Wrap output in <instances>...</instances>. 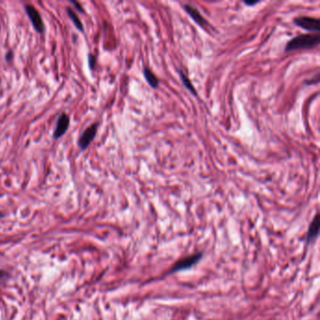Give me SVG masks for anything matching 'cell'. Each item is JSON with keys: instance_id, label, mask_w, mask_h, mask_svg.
<instances>
[{"instance_id": "cell-13", "label": "cell", "mask_w": 320, "mask_h": 320, "mask_svg": "<svg viewBox=\"0 0 320 320\" xmlns=\"http://www.w3.org/2000/svg\"><path fill=\"white\" fill-rule=\"evenodd\" d=\"M320 82V78H317L316 80L315 79H310V80H308V81H306L305 83H306V85H317L318 83Z\"/></svg>"}, {"instance_id": "cell-15", "label": "cell", "mask_w": 320, "mask_h": 320, "mask_svg": "<svg viewBox=\"0 0 320 320\" xmlns=\"http://www.w3.org/2000/svg\"><path fill=\"white\" fill-rule=\"evenodd\" d=\"M72 3L76 6V7H77V10H79L80 12H84V10L82 9V7L79 5V3L78 2H76V1H72Z\"/></svg>"}, {"instance_id": "cell-7", "label": "cell", "mask_w": 320, "mask_h": 320, "mask_svg": "<svg viewBox=\"0 0 320 320\" xmlns=\"http://www.w3.org/2000/svg\"><path fill=\"white\" fill-rule=\"evenodd\" d=\"M319 235H320V215L317 214L311 222L310 226L308 228L306 234V243L310 244L311 242H314L318 239Z\"/></svg>"}, {"instance_id": "cell-6", "label": "cell", "mask_w": 320, "mask_h": 320, "mask_svg": "<svg viewBox=\"0 0 320 320\" xmlns=\"http://www.w3.org/2000/svg\"><path fill=\"white\" fill-rule=\"evenodd\" d=\"M70 126V118L66 114H61L57 120L56 129L54 132V137L56 139L60 138L62 135L66 133Z\"/></svg>"}, {"instance_id": "cell-9", "label": "cell", "mask_w": 320, "mask_h": 320, "mask_svg": "<svg viewBox=\"0 0 320 320\" xmlns=\"http://www.w3.org/2000/svg\"><path fill=\"white\" fill-rule=\"evenodd\" d=\"M144 76H145L147 83L151 85L152 88H157L159 86V84H160L159 79L157 76L154 75V73L151 71L150 68L146 67L144 69Z\"/></svg>"}, {"instance_id": "cell-18", "label": "cell", "mask_w": 320, "mask_h": 320, "mask_svg": "<svg viewBox=\"0 0 320 320\" xmlns=\"http://www.w3.org/2000/svg\"><path fill=\"white\" fill-rule=\"evenodd\" d=\"M0 216H1V214H0Z\"/></svg>"}, {"instance_id": "cell-11", "label": "cell", "mask_w": 320, "mask_h": 320, "mask_svg": "<svg viewBox=\"0 0 320 320\" xmlns=\"http://www.w3.org/2000/svg\"><path fill=\"white\" fill-rule=\"evenodd\" d=\"M67 12H68V15H69L70 19L73 21L74 25L76 26V29H78L79 31L83 32L84 31V26H83V24H82L80 18L78 17V15L71 8H68L67 9Z\"/></svg>"}, {"instance_id": "cell-1", "label": "cell", "mask_w": 320, "mask_h": 320, "mask_svg": "<svg viewBox=\"0 0 320 320\" xmlns=\"http://www.w3.org/2000/svg\"><path fill=\"white\" fill-rule=\"evenodd\" d=\"M320 42V33L317 34H302L290 40L285 45V52H293L297 50L312 49L317 47Z\"/></svg>"}, {"instance_id": "cell-4", "label": "cell", "mask_w": 320, "mask_h": 320, "mask_svg": "<svg viewBox=\"0 0 320 320\" xmlns=\"http://www.w3.org/2000/svg\"><path fill=\"white\" fill-rule=\"evenodd\" d=\"M25 9L29 15V20L31 21L33 28L36 29V31L39 33H43L45 27L38 10H36V8L32 5H26Z\"/></svg>"}, {"instance_id": "cell-10", "label": "cell", "mask_w": 320, "mask_h": 320, "mask_svg": "<svg viewBox=\"0 0 320 320\" xmlns=\"http://www.w3.org/2000/svg\"><path fill=\"white\" fill-rule=\"evenodd\" d=\"M179 77H180V80L182 81V83H183L184 86L188 89L189 91H190L192 94L195 95V96H198L197 89H196V87H195L194 85H193V83L191 82V80L189 79L187 75L184 74V73H183L182 71H180V70H179Z\"/></svg>"}, {"instance_id": "cell-14", "label": "cell", "mask_w": 320, "mask_h": 320, "mask_svg": "<svg viewBox=\"0 0 320 320\" xmlns=\"http://www.w3.org/2000/svg\"><path fill=\"white\" fill-rule=\"evenodd\" d=\"M259 3V1L258 0H256V1H244V4L245 5H247V6H249V7H252V6H254V5H256V4H258Z\"/></svg>"}, {"instance_id": "cell-2", "label": "cell", "mask_w": 320, "mask_h": 320, "mask_svg": "<svg viewBox=\"0 0 320 320\" xmlns=\"http://www.w3.org/2000/svg\"><path fill=\"white\" fill-rule=\"evenodd\" d=\"M203 257V253L198 252L196 254H190L186 257H183L181 259L178 260L176 263L174 264L171 268L169 272L167 274H172V273H178V272H181V271H186L191 268H193L195 265L201 260V258Z\"/></svg>"}, {"instance_id": "cell-5", "label": "cell", "mask_w": 320, "mask_h": 320, "mask_svg": "<svg viewBox=\"0 0 320 320\" xmlns=\"http://www.w3.org/2000/svg\"><path fill=\"white\" fill-rule=\"evenodd\" d=\"M98 132V123H94L90 125L84 132L81 134L78 140V146L82 151H85V149L91 144V142L94 140L95 136Z\"/></svg>"}, {"instance_id": "cell-16", "label": "cell", "mask_w": 320, "mask_h": 320, "mask_svg": "<svg viewBox=\"0 0 320 320\" xmlns=\"http://www.w3.org/2000/svg\"><path fill=\"white\" fill-rule=\"evenodd\" d=\"M11 57H12V53L11 52H10V53H8L7 54V56H6V59L9 61L10 59H11Z\"/></svg>"}, {"instance_id": "cell-8", "label": "cell", "mask_w": 320, "mask_h": 320, "mask_svg": "<svg viewBox=\"0 0 320 320\" xmlns=\"http://www.w3.org/2000/svg\"><path fill=\"white\" fill-rule=\"evenodd\" d=\"M184 10H186V12L191 16V18L194 20L198 26H200L204 29L208 26L207 20L203 17V15L200 13V11L196 7L186 4V5H184Z\"/></svg>"}, {"instance_id": "cell-12", "label": "cell", "mask_w": 320, "mask_h": 320, "mask_svg": "<svg viewBox=\"0 0 320 320\" xmlns=\"http://www.w3.org/2000/svg\"><path fill=\"white\" fill-rule=\"evenodd\" d=\"M88 64L90 69H94L95 64H96V58L93 55H88Z\"/></svg>"}, {"instance_id": "cell-17", "label": "cell", "mask_w": 320, "mask_h": 320, "mask_svg": "<svg viewBox=\"0 0 320 320\" xmlns=\"http://www.w3.org/2000/svg\"><path fill=\"white\" fill-rule=\"evenodd\" d=\"M2 275H3V273H2V272H1V271H0V277H1V276H2Z\"/></svg>"}, {"instance_id": "cell-3", "label": "cell", "mask_w": 320, "mask_h": 320, "mask_svg": "<svg viewBox=\"0 0 320 320\" xmlns=\"http://www.w3.org/2000/svg\"><path fill=\"white\" fill-rule=\"evenodd\" d=\"M294 24L301 29L308 30L311 32L320 33V21L319 18H314L310 16H298L293 20Z\"/></svg>"}]
</instances>
